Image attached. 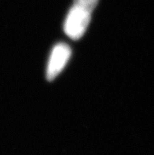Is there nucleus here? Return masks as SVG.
<instances>
[{
    "instance_id": "f257e3e1",
    "label": "nucleus",
    "mask_w": 154,
    "mask_h": 155,
    "mask_svg": "<svg viewBox=\"0 0 154 155\" xmlns=\"http://www.w3.org/2000/svg\"><path fill=\"white\" fill-rule=\"evenodd\" d=\"M98 2L99 0H72L63 24V30L68 37L78 40L85 34Z\"/></svg>"
},
{
    "instance_id": "f03ea898",
    "label": "nucleus",
    "mask_w": 154,
    "mask_h": 155,
    "mask_svg": "<svg viewBox=\"0 0 154 155\" xmlns=\"http://www.w3.org/2000/svg\"><path fill=\"white\" fill-rule=\"evenodd\" d=\"M72 56V49L66 43H57L51 50L47 63L46 77L48 81H53L57 77L68 64Z\"/></svg>"
}]
</instances>
